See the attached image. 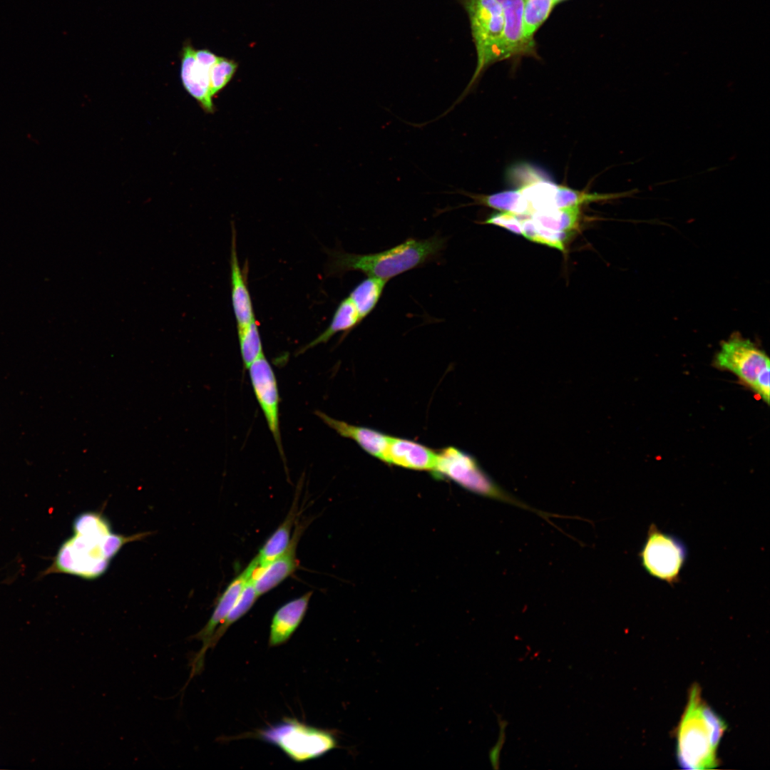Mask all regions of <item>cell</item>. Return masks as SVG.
<instances>
[{
  "label": "cell",
  "instance_id": "obj_1",
  "mask_svg": "<svg viewBox=\"0 0 770 770\" xmlns=\"http://www.w3.org/2000/svg\"><path fill=\"white\" fill-rule=\"evenodd\" d=\"M73 535L61 545L45 574L63 573L93 579L106 571L110 560L135 536L111 533L109 521L100 513L85 512L75 518Z\"/></svg>",
  "mask_w": 770,
  "mask_h": 770
},
{
  "label": "cell",
  "instance_id": "obj_2",
  "mask_svg": "<svg viewBox=\"0 0 770 770\" xmlns=\"http://www.w3.org/2000/svg\"><path fill=\"white\" fill-rule=\"evenodd\" d=\"M726 729L725 722L702 699L699 687L693 685L677 731L679 764L688 769L715 768L718 746Z\"/></svg>",
  "mask_w": 770,
  "mask_h": 770
},
{
  "label": "cell",
  "instance_id": "obj_3",
  "mask_svg": "<svg viewBox=\"0 0 770 770\" xmlns=\"http://www.w3.org/2000/svg\"><path fill=\"white\" fill-rule=\"evenodd\" d=\"M446 240L436 235L428 239L409 238L386 250L366 255L334 251L330 253L329 274L356 270L389 281L404 272L419 267L438 256Z\"/></svg>",
  "mask_w": 770,
  "mask_h": 770
},
{
  "label": "cell",
  "instance_id": "obj_4",
  "mask_svg": "<svg viewBox=\"0 0 770 770\" xmlns=\"http://www.w3.org/2000/svg\"><path fill=\"white\" fill-rule=\"evenodd\" d=\"M456 1L468 14L476 51L477 63L466 88L445 114L451 111L470 93L488 67L503 61L504 17L500 4L497 0Z\"/></svg>",
  "mask_w": 770,
  "mask_h": 770
},
{
  "label": "cell",
  "instance_id": "obj_5",
  "mask_svg": "<svg viewBox=\"0 0 770 770\" xmlns=\"http://www.w3.org/2000/svg\"><path fill=\"white\" fill-rule=\"evenodd\" d=\"M433 472L480 496L533 512L551 524L549 517L560 516L534 508L505 491L484 471L473 456L458 448L449 446L437 452Z\"/></svg>",
  "mask_w": 770,
  "mask_h": 770
},
{
  "label": "cell",
  "instance_id": "obj_6",
  "mask_svg": "<svg viewBox=\"0 0 770 770\" xmlns=\"http://www.w3.org/2000/svg\"><path fill=\"white\" fill-rule=\"evenodd\" d=\"M257 738L280 749L295 762L317 759L338 747L336 734L316 728L293 718L261 729Z\"/></svg>",
  "mask_w": 770,
  "mask_h": 770
},
{
  "label": "cell",
  "instance_id": "obj_7",
  "mask_svg": "<svg viewBox=\"0 0 770 770\" xmlns=\"http://www.w3.org/2000/svg\"><path fill=\"white\" fill-rule=\"evenodd\" d=\"M687 551L677 537L664 533L654 524L649 527L642 550L641 565L652 577L673 585L679 581Z\"/></svg>",
  "mask_w": 770,
  "mask_h": 770
},
{
  "label": "cell",
  "instance_id": "obj_8",
  "mask_svg": "<svg viewBox=\"0 0 770 770\" xmlns=\"http://www.w3.org/2000/svg\"><path fill=\"white\" fill-rule=\"evenodd\" d=\"M714 364L733 373L754 392L761 377L770 372L766 354L749 339L737 334L721 344Z\"/></svg>",
  "mask_w": 770,
  "mask_h": 770
},
{
  "label": "cell",
  "instance_id": "obj_9",
  "mask_svg": "<svg viewBox=\"0 0 770 770\" xmlns=\"http://www.w3.org/2000/svg\"><path fill=\"white\" fill-rule=\"evenodd\" d=\"M251 384L280 456L284 461L279 428V395L274 371L262 354L247 368Z\"/></svg>",
  "mask_w": 770,
  "mask_h": 770
},
{
  "label": "cell",
  "instance_id": "obj_10",
  "mask_svg": "<svg viewBox=\"0 0 770 770\" xmlns=\"http://www.w3.org/2000/svg\"><path fill=\"white\" fill-rule=\"evenodd\" d=\"M258 565L255 558L226 587L218 598L215 607L205 625L194 638L201 641L202 647L192 662L190 677L199 673L204 665L205 655L211 645L216 628L233 607L247 581L252 578Z\"/></svg>",
  "mask_w": 770,
  "mask_h": 770
},
{
  "label": "cell",
  "instance_id": "obj_11",
  "mask_svg": "<svg viewBox=\"0 0 770 770\" xmlns=\"http://www.w3.org/2000/svg\"><path fill=\"white\" fill-rule=\"evenodd\" d=\"M504 17L503 60L523 56L538 58L536 43L524 36L523 26V0H497Z\"/></svg>",
  "mask_w": 770,
  "mask_h": 770
},
{
  "label": "cell",
  "instance_id": "obj_12",
  "mask_svg": "<svg viewBox=\"0 0 770 770\" xmlns=\"http://www.w3.org/2000/svg\"><path fill=\"white\" fill-rule=\"evenodd\" d=\"M303 530V525L297 524L287 549L265 567L255 570L252 582L259 597L277 587L297 570L299 566L297 547Z\"/></svg>",
  "mask_w": 770,
  "mask_h": 770
},
{
  "label": "cell",
  "instance_id": "obj_13",
  "mask_svg": "<svg viewBox=\"0 0 770 770\" xmlns=\"http://www.w3.org/2000/svg\"><path fill=\"white\" fill-rule=\"evenodd\" d=\"M195 48L186 42L181 51L180 79L184 88L207 113H212L215 107L210 88V71L200 64L195 56Z\"/></svg>",
  "mask_w": 770,
  "mask_h": 770
},
{
  "label": "cell",
  "instance_id": "obj_14",
  "mask_svg": "<svg viewBox=\"0 0 770 770\" xmlns=\"http://www.w3.org/2000/svg\"><path fill=\"white\" fill-rule=\"evenodd\" d=\"M437 452L412 440L391 436L384 462L405 468L432 471Z\"/></svg>",
  "mask_w": 770,
  "mask_h": 770
},
{
  "label": "cell",
  "instance_id": "obj_15",
  "mask_svg": "<svg viewBox=\"0 0 770 770\" xmlns=\"http://www.w3.org/2000/svg\"><path fill=\"white\" fill-rule=\"evenodd\" d=\"M315 414L339 435L354 440L364 451L384 461L390 436L376 429L349 424L332 418L321 411H315Z\"/></svg>",
  "mask_w": 770,
  "mask_h": 770
},
{
  "label": "cell",
  "instance_id": "obj_16",
  "mask_svg": "<svg viewBox=\"0 0 770 770\" xmlns=\"http://www.w3.org/2000/svg\"><path fill=\"white\" fill-rule=\"evenodd\" d=\"M231 299L237 329L256 319L245 274L240 266L236 244V232L232 228L230 247Z\"/></svg>",
  "mask_w": 770,
  "mask_h": 770
},
{
  "label": "cell",
  "instance_id": "obj_17",
  "mask_svg": "<svg viewBox=\"0 0 770 770\" xmlns=\"http://www.w3.org/2000/svg\"><path fill=\"white\" fill-rule=\"evenodd\" d=\"M312 592L282 605L274 614L270 625L269 646L286 643L302 622L307 610Z\"/></svg>",
  "mask_w": 770,
  "mask_h": 770
},
{
  "label": "cell",
  "instance_id": "obj_18",
  "mask_svg": "<svg viewBox=\"0 0 770 770\" xmlns=\"http://www.w3.org/2000/svg\"><path fill=\"white\" fill-rule=\"evenodd\" d=\"M297 514L298 497H296L284 521L267 539L255 558L257 563V568L265 567L287 549L291 540L292 530L297 520Z\"/></svg>",
  "mask_w": 770,
  "mask_h": 770
},
{
  "label": "cell",
  "instance_id": "obj_19",
  "mask_svg": "<svg viewBox=\"0 0 770 770\" xmlns=\"http://www.w3.org/2000/svg\"><path fill=\"white\" fill-rule=\"evenodd\" d=\"M460 193L470 197L475 205H484L500 212H509L518 216L528 215L533 210L519 189L505 190L490 195L473 194L460 190Z\"/></svg>",
  "mask_w": 770,
  "mask_h": 770
},
{
  "label": "cell",
  "instance_id": "obj_20",
  "mask_svg": "<svg viewBox=\"0 0 770 770\" xmlns=\"http://www.w3.org/2000/svg\"><path fill=\"white\" fill-rule=\"evenodd\" d=\"M361 322V319L351 299L349 297L344 298L339 304L327 329L314 340L302 347L298 354H302L319 344L327 343L339 332H344L347 334Z\"/></svg>",
  "mask_w": 770,
  "mask_h": 770
},
{
  "label": "cell",
  "instance_id": "obj_21",
  "mask_svg": "<svg viewBox=\"0 0 770 770\" xmlns=\"http://www.w3.org/2000/svg\"><path fill=\"white\" fill-rule=\"evenodd\" d=\"M534 222L539 227L570 232L580 223V206H570L539 210L530 215Z\"/></svg>",
  "mask_w": 770,
  "mask_h": 770
},
{
  "label": "cell",
  "instance_id": "obj_22",
  "mask_svg": "<svg viewBox=\"0 0 770 770\" xmlns=\"http://www.w3.org/2000/svg\"><path fill=\"white\" fill-rule=\"evenodd\" d=\"M386 282L381 279L367 276L350 292L349 297L354 303L361 321L376 307Z\"/></svg>",
  "mask_w": 770,
  "mask_h": 770
},
{
  "label": "cell",
  "instance_id": "obj_23",
  "mask_svg": "<svg viewBox=\"0 0 770 770\" xmlns=\"http://www.w3.org/2000/svg\"><path fill=\"white\" fill-rule=\"evenodd\" d=\"M559 185L538 177L523 185L519 190L528 202L533 212L555 208Z\"/></svg>",
  "mask_w": 770,
  "mask_h": 770
},
{
  "label": "cell",
  "instance_id": "obj_24",
  "mask_svg": "<svg viewBox=\"0 0 770 770\" xmlns=\"http://www.w3.org/2000/svg\"><path fill=\"white\" fill-rule=\"evenodd\" d=\"M554 0H523V26L525 38L535 43L534 36L555 6Z\"/></svg>",
  "mask_w": 770,
  "mask_h": 770
},
{
  "label": "cell",
  "instance_id": "obj_25",
  "mask_svg": "<svg viewBox=\"0 0 770 770\" xmlns=\"http://www.w3.org/2000/svg\"><path fill=\"white\" fill-rule=\"evenodd\" d=\"M258 597L251 578L245 585L233 607L217 627L218 628L216 629L212 637L210 647L217 642L233 623L242 617L251 609Z\"/></svg>",
  "mask_w": 770,
  "mask_h": 770
},
{
  "label": "cell",
  "instance_id": "obj_26",
  "mask_svg": "<svg viewBox=\"0 0 770 770\" xmlns=\"http://www.w3.org/2000/svg\"><path fill=\"white\" fill-rule=\"evenodd\" d=\"M237 334L243 364L247 369L264 354L256 319L246 327L237 329Z\"/></svg>",
  "mask_w": 770,
  "mask_h": 770
},
{
  "label": "cell",
  "instance_id": "obj_27",
  "mask_svg": "<svg viewBox=\"0 0 770 770\" xmlns=\"http://www.w3.org/2000/svg\"><path fill=\"white\" fill-rule=\"evenodd\" d=\"M238 67L237 63L225 57L219 56L210 71V88L214 98L231 81Z\"/></svg>",
  "mask_w": 770,
  "mask_h": 770
},
{
  "label": "cell",
  "instance_id": "obj_28",
  "mask_svg": "<svg viewBox=\"0 0 770 770\" xmlns=\"http://www.w3.org/2000/svg\"><path fill=\"white\" fill-rule=\"evenodd\" d=\"M570 234V232H568L552 230L539 227L536 225L535 232L532 242L553 247L563 252L565 250V242L569 239Z\"/></svg>",
  "mask_w": 770,
  "mask_h": 770
},
{
  "label": "cell",
  "instance_id": "obj_29",
  "mask_svg": "<svg viewBox=\"0 0 770 770\" xmlns=\"http://www.w3.org/2000/svg\"><path fill=\"white\" fill-rule=\"evenodd\" d=\"M481 223L498 226L514 234L523 235L520 216L512 213L504 212L494 213Z\"/></svg>",
  "mask_w": 770,
  "mask_h": 770
},
{
  "label": "cell",
  "instance_id": "obj_30",
  "mask_svg": "<svg viewBox=\"0 0 770 770\" xmlns=\"http://www.w3.org/2000/svg\"><path fill=\"white\" fill-rule=\"evenodd\" d=\"M498 723L500 728L498 737L496 744L493 746L489 753L490 761L492 767L495 769H498L499 767L500 754L505 743V728L508 726L507 722L500 717L498 718Z\"/></svg>",
  "mask_w": 770,
  "mask_h": 770
},
{
  "label": "cell",
  "instance_id": "obj_31",
  "mask_svg": "<svg viewBox=\"0 0 770 770\" xmlns=\"http://www.w3.org/2000/svg\"><path fill=\"white\" fill-rule=\"evenodd\" d=\"M195 56L197 62L207 68H211L219 57L208 49L195 50Z\"/></svg>",
  "mask_w": 770,
  "mask_h": 770
},
{
  "label": "cell",
  "instance_id": "obj_32",
  "mask_svg": "<svg viewBox=\"0 0 770 770\" xmlns=\"http://www.w3.org/2000/svg\"><path fill=\"white\" fill-rule=\"evenodd\" d=\"M554 1H555V4H558V3H560V2H563V1H567V0H554Z\"/></svg>",
  "mask_w": 770,
  "mask_h": 770
}]
</instances>
